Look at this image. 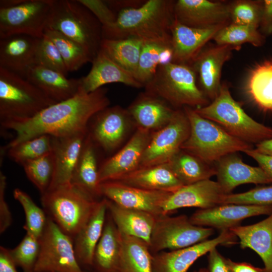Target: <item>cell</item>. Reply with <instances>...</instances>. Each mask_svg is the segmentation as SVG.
<instances>
[{
  "instance_id": "cell-1",
  "label": "cell",
  "mask_w": 272,
  "mask_h": 272,
  "mask_svg": "<svg viewBox=\"0 0 272 272\" xmlns=\"http://www.w3.org/2000/svg\"><path fill=\"white\" fill-rule=\"evenodd\" d=\"M107 92L103 87L90 93L79 90L74 97L46 107L32 118L1 123L3 128L15 132L5 148L42 135L62 137L87 131L93 116L109 105Z\"/></svg>"
},
{
  "instance_id": "cell-2",
  "label": "cell",
  "mask_w": 272,
  "mask_h": 272,
  "mask_svg": "<svg viewBox=\"0 0 272 272\" xmlns=\"http://www.w3.org/2000/svg\"><path fill=\"white\" fill-rule=\"evenodd\" d=\"M175 2L148 0L135 8L121 10L115 23L102 28L103 39L134 38L143 42L172 44L171 26Z\"/></svg>"
},
{
  "instance_id": "cell-3",
  "label": "cell",
  "mask_w": 272,
  "mask_h": 272,
  "mask_svg": "<svg viewBox=\"0 0 272 272\" xmlns=\"http://www.w3.org/2000/svg\"><path fill=\"white\" fill-rule=\"evenodd\" d=\"M184 111L190 131L181 150L213 165L227 155L253 149L251 144L231 135L218 124L200 116L194 109L185 107Z\"/></svg>"
},
{
  "instance_id": "cell-4",
  "label": "cell",
  "mask_w": 272,
  "mask_h": 272,
  "mask_svg": "<svg viewBox=\"0 0 272 272\" xmlns=\"http://www.w3.org/2000/svg\"><path fill=\"white\" fill-rule=\"evenodd\" d=\"M41 195L47 217L73 239L90 219L99 201L71 183Z\"/></svg>"
},
{
  "instance_id": "cell-5",
  "label": "cell",
  "mask_w": 272,
  "mask_h": 272,
  "mask_svg": "<svg viewBox=\"0 0 272 272\" xmlns=\"http://www.w3.org/2000/svg\"><path fill=\"white\" fill-rule=\"evenodd\" d=\"M46 28L57 31L77 42L93 59L100 50L102 25L78 0H51Z\"/></svg>"
},
{
  "instance_id": "cell-6",
  "label": "cell",
  "mask_w": 272,
  "mask_h": 272,
  "mask_svg": "<svg viewBox=\"0 0 272 272\" xmlns=\"http://www.w3.org/2000/svg\"><path fill=\"white\" fill-rule=\"evenodd\" d=\"M194 110L231 135L249 144L256 145L272 138V128L257 122L248 115L232 97L225 83L222 84L218 96L211 103Z\"/></svg>"
},
{
  "instance_id": "cell-7",
  "label": "cell",
  "mask_w": 272,
  "mask_h": 272,
  "mask_svg": "<svg viewBox=\"0 0 272 272\" xmlns=\"http://www.w3.org/2000/svg\"><path fill=\"white\" fill-rule=\"evenodd\" d=\"M196 79L191 65L171 62L159 66L144 87L146 92L174 107L199 108L209 104V100L197 86Z\"/></svg>"
},
{
  "instance_id": "cell-8",
  "label": "cell",
  "mask_w": 272,
  "mask_h": 272,
  "mask_svg": "<svg viewBox=\"0 0 272 272\" xmlns=\"http://www.w3.org/2000/svg\"><path fill=\"white\" fill-rule=\"evenodd\" d=\"M56 103L26 79L0 67V122L32 118Z\"/></svg>"
},
{
  "instance_id": "cell-9",
  "label": "cell",
  "mask_w": 272,
  "mask_h": 272,
  "mask_svg": "<svg viewBox=\"0 0 272 272\" xmlns=\"http://www.w3.org/2000/svg\"><path fill=\"white\" fill-rule=\"evenodd\" d=\"M214 232L212 228L193 224L186 215H163L156 217L149 248L153 254L184 248L208 240Z\"/></svg>"
},
{
  "instance_id": "cell-10",
  "label": "cell",
  "mask_w": 272,
  "mask_h": 272,
  "mask_svg": "<svg viewBox=\"0 0 272 272\" xmlns=\"http://www.w3.org/2000/svg\"><path fill=\"white\" fill-rule=\"evenodd\" d=\"M39 240L33 272H84L77 258L73 239L48 217Z\"/></svg>"
},
{
  "instance_id": "cell-11",
  "label": "cell",
  "mask_w": 272,
  "mask_h": 272,
  "mask_svg": "<svg viewBox=\"0 0 272 272\" xmlns=\"http://www.w3.org/2000/svg\"><path fill=\"white\" fill-rule=\"evenodd\" d=\"M51 0H22L0 8V39L23 34L41 38L47 28Z\"/></svg>"
},
{
  "instance_id": "cell-12",
  "label": "cell",
  "mask_w": 272,
  "mask_h": 272,
  "mask_svg": "<svg viewBox=\"0 0 272 272\" xmlns=\"http://www.w3.org/2000/svg\"><path fill=\"white\" fill-rule=\"evenodd\" d=\"M190 131L189 121L184 110H176L168 124L151 135L143 155L140 168L169 162L181 150L189 135Z\"/></svg>"
},
{
  "instance_id": "cell-13",
  "label": "cell",
  "mask_w": 272,
  "mask_h": 272,
  "mask_svg": "<svg viewBox=\"0 0 272 272\" xmlns=\"http://www.w3.org/2000/svg\"><path fill=\"white\" fill-rule=\"evenodd\" d=\"M101 195L122 207L144 211L156 217L164 215L163 205L172 192L151 190L116 180L100 184Z\"/></svg>"
},
{
  "instance_id": "cell-14",
  "label": "cell",
  "mask_w": 272,
  "mask_h": 272,
  "mask_svg": "<svg viewBox=\"0 0 272 272\" xmlns=\"http://www.w3.org/2000/svg\"><path fill=\"white\" fill-rule=\"evenodd\" d=\"M237 238L230 230L221 231L216 238L177 250L153 254V272H187L199 257L220 245H232Z\"/></svg>"
},
{
  "instance_id": "cell-15",
  "label": "cell",
  "mask_w": 272,
  "mask_h": 272,
  "mask_svg": "<svg viewBox=\"0 0 272 272\" xmlns=\"http://www.w3.org/2000/svg\"><path fill=\"white\" fill-rule=\"evenodd\" d=\"M271 214L272 206L225 203L211 208L199 209L189 219L195 225L222 231L239 226L246 218L261 215L269 216Z\"/></svg>"
},
{
  "instance_id": "cell-16",
  "label": "cell",
  "mask_w": 272,
  "mask_h": 272,
  "mask_svg": "<svg viewBox=\"0 0 272 272\" xmlns=\"http://www.w3.org/2000/svg\"><path fill=\"white\" fill-rule=\"evenodd\" d=\"M174 18L187 26L207 28L231 23L229 5L208 0H178L174 6Z\"/></svg>"
},
{
  "instance_id": "cell-17",
  "label": "cell",
  "mask_w": 272,
  "mask_h": 272,
  "mask_svg": "<svg viewBox=\"0 0 272 272\" xmlns=\"http://www.w3.org/2000/svg\"><path fill=\"white\" fill-rule=\"evenodd\" d=\"M150 131L138 127L127 144L99 168V181L117 180L140 168L144 152L151 139Z\"/></svg>"
},
{
  "instance_id": "cell-18",
  "label": "cell",
  "mask_w": 272,
  "mask_h": 272,
  "mask_svg": "<svg viewBox=\"0 0 272 272\" xmlns=\"http://www.w3.org/2000/svg\"><path fill=\"white\" fill-rule=\"evenodd\" d=\"M240 48L217 44L203 49L193 60L191 66L198 76L202 91L208 99L213 101L218 96L222 86L223 66L231 58L233 50Z\"/></svg>"
},
{
  "instance_id": "cell-19",
  "label": "cell",
  "mask_w": 272,
  "mask_h": 272,
  "mask_svg": "<svg viewBox=\"0 0 272 272\" xmlns=\"http://www.w3.org/2000/svg\"><path fill=\"white\" fill-rule=\"evenodd\" d=\"M217 181L206 179L184 185L172 192L163 205L164 215L180 208H211L222 204L225 195Z\"/></svg>"
},
{
  "instance_id": "cell-20",
  "label": "cell",
  "mask_w": 272,
  "mask_h": 272,
  "mask_svg": "<svg viewBox=\"0 0 272 272\" xmlns=\"http://www.w3.org/2000/svg\"><path fill=\"white\" fill-rule=\"evenodd\" d=\"M88 130L75 134L51 137L54 172L48 190L71 183Z\"/></svg>"
},
{
  "instance_id": "cell-21",
  "label": "cell",
  "mask_w": 272,
  "mask_h": 272,
  "mask_svg": "<svg viewBox=\"0 0 272 272\" xmlns=\"http://www.w3.org/2000/svg\"><path fill=\"white\" fill-rule=\"evenodd\" d=\"M130 115L119 106L107 107L94 115L92 129L88 134L95 144L106 151L116 148L128 127Z\"/></svg>"
},
{
  "instance_id": "cell-22",
  "label": "cell",
  "mask_w": 272,
  "mask_h": 272,
  "mask_svg": "<svg viewBox=\"0 0 272 272\" xmlns=\"http://www.w3.org/2000/svg\"><path fill=\"white\" fill-rule=\"evenodd\" d=\"M215 164L217 181L225 194L244 184L272 183V179L261 167L245 164L237 153L224 156Z\"/></svg>"
},
{
  "instance_id": "cell-23",
  "label": "cell",
  "mask_w": 272,
  "mask_h": 272,
  "mask_svg": "<svg viewBox=\"0 0 272 272\" xmlns=\"http://www.w3.org/2000/svg\"><path fill=\"white\" fill-rule=\"evenodd\" d=\"M224 26L192 28L181 24L174 18L170 28L174 52L173 62L191 64L206 44L213 39L216 33Z\"/></svg>"
},
{
  "instance_id": "cell-24",
  "label": "cell",
  "mask_w": 272,
  "mask_h": 272,
  "mask_svg": "<svg viewBox=\"0 0 272 272\" xmlns=\"http://www.w3.org/2000/svg\"><path fill=\"white\" fill-rule=\"evenodd\" d=\"M39 38L19 34L0 39V67L25 78L29 68L35 64Z\"/></svg>"
},
{
  "instance_id": "cell-25",
  "label": "cell",
  "mask_w": 272,
  "mask_h": 272,
  "mask_svg": "<svg viewBox=\"0 0 272 272\" xmlns=\"http://www.w3.org/2000/svg\"><path fill=\"white\" fill-rule=\"evenodd\" d=\"M92 62L89 73L81 78L79 90L84 93H90L106 84L115 83L135 88L144 87L131 74L100 50Z\"/></svg>"
},
{
  "instance_id": "cell-26",
  "label": "cell",
  "mask_w": 272,
  "mask_h": 272,
  "mask_svg": "<svg viewBox=\"0 0 272 272\" xmlns=\"http://www.w3.org/2000/svg\"><path fill=\"white\" fill-rule=\"evenodd\" d=\"M25 79L56 103L75 96L81 84V78L68 79L60 72L38 65L29 68Z\"/></svg>"
},
{
  "instance_id": "cell-27",
  "label": "cell",
  "mask_w": 272,
  "mask_h": 272,
  "mask_svg": "<svg viewBox=\"0 0 272 272\" xmlns=\"http://www.w3.org/2000/svg\"><path fill=\"white\" fill-rule=\"evenodd\" d=\"M127 110L139 127L157 131L168 124L176 110L163 100L146 92L139 96Z\"/></svg>"
},
{
  "instance_id": "cell-28",
  "label": "cell",
  "mask_w": 272,
  "mask_h": 272,
  "mask_svg": "<svg viewBox=\"0 0 272 272\" xmlns=\"http://www.w3.org/2000/svg\"><path fill=\"white\" fill-rule=\"evenodd\" d=\"M230 230L239 239L242 249L250 248L262 259L267 272H272V214L254 224L239 225Z\"/></svg>"
},
{
  "instance_id": "cell-29",
  "label": "cell",
  "mask_w": 272,
  "mask_h": 272,
  "mask_svg": "<svg viewBox=\"0 0 272 272\" xmlns=\"http://www.w3.org/2000/svg\"><path fill=\"white\" fill-rule=\"evenodd\" d=\"M108 213L106 198L99 200L90 219L74 238L75 254L80 264L93 266L94 251L102 235Z\"/></svg>"
},
{
  "instance_id": "cell-30",
  "label": "cell",
  "mask_w": 272,
  "mask_h": 272,
  "mask_svg": "<svg viewBox=\"0 0 272 272\" xmlns=\"http://www.w3.org/2000/svg\"><path fill=\"white\" fill-rule=\"evenodd\" d=\"M107 200L108 212L120 233L139 238L149 245L157 217L144 211L122 207Z\"/></svg>"
},
{
  "instance_id": "cell-31",
  "label": "cell",
  "mask_w": 272,
  "mask_h": 272,
  "mask_svg": "<svg viewBox=\"0 0 272 272\" xmlns=\"http://www.w3.org/2000/svg\"><path fill=\"white\" fill-rule=\"evenodd\" d=\"M116 181L145 189L169 192H173L184 185L167 163L139 168Z\"/></svg>"
},
{
  "instance_id": "cell-32",
  "label": "cell",
  "mask_w": 272,
  "mask_h": 272,
  "mask_svg": "<svg viewBox=\"0 0 272 272\" xmlns=\"http://www.w3.org/2000/svg\"><path fill=\"white\" fill-rule=\"evenodd\" d=\"M107 213L93 257V266L98 272H116L122 246L121 234Z\"/></svg>"
},
{
  "instance_id": "cell-33",
  "label": "cell",
  "mask_w": 272,
  "mask_h": 272,
  "mask_svg": "<svg viewBox=\"0 0 272 272\" xmlns=\"http://www.w3.org/2000/svg\"><path fill=\"white\" fill-rule=\"evenodd\" d=\"M71 184L95 198L101 196L95 144L88 133L72 176Z\"/></svg>"
},
{
  "instance_id": "cell-34",
  "label": "cell",
  "mask_w": 272,
  "mask_h": 272,
  "mask_svg": "<svg viewBox=\"0 0 272 272\" xmlns=\"http://www.w3.org/2000/svg\"><path fill=\"white\" fill-rule=\"evenodd\" d=\"M122 246L116 272H153V254L149 244L121 234Z\"/></svg>"
},
{
  "instance_id": "cell-35",
  "label": "cell",
  "mask_w": 272,
  "mask_h": 272,
  "mask_svg": "<svg viewBox=\"0 0 272 272\" xmlns=\"http://www.w3.org/2000/svg\"><path fill=\"white\" fill-rule=\"evenodd\" d=\"M167 163L184 185L209 179L216 174L215 165L181 149Z\"/></svg>"
},
{
  "instance_id": "cell-36",
  "label": "cell",
  "mask_w": 272,
  "mask_h": 272,
  "mask_svg": "<svg viewBox=\"0 0 272 272\" xmlns=\"http://www.w3.org/2000/svg\"><path fill=\"white\" fill-rule=\"evenodd\" d=\"M144 43L134 38L102 39L100 50L134 78Z\"/></svg>"
},
{
  "instance_id": "cell-37",
  "label": "cell",
  "mask_w": 272,
  "mask_h": 272,
  "mask_svg": "<svg viewBox=\"0 0 272 272\" xmlns=\"http://www.w3.org/2000/svg\"><path fill=\"white\" fill-rule=\"evenodd\" d=\"M245 90L259 108L272 112V60H265L251 70Z\"/></svg>"
},
{
  "instance_id": "cell-38",
  "label": "cell",
  "mask_w": 272,
  "mask_h": 272,
  "mask_svg": "<svg viewBox=\"0 0 272 272\" xmlns=\"http://www.w3.org/2000/svg\"><path fill=\"white\" fill-rule=\"evenodd\" d=\"M44 35L56 46L69 72L76 71L87 63L92 62V57L85 48L60 32L46 28Z\"/></svg>"
},
{
  "instance_id": "cell-39",
  "label": "cell",
  "mask_w": 272,
  "mask_h": 272,
  "mask_svg": "<svg viewBox=\"0 0 272 272\" xmlns=\"http://www.w3.org/2000/svg\"><path fill=\"white\" fill-rule=\"evenodd\" d=\"M213 40L218 45L240 48L242 44L247 43L260 47L264 44L265 36L255 27L231 23L221 28Z\"/></svg>"
},
{
  "instance_id": "cell-40",
  "label": "cell",
  "mask_w": 272,
  "mask_h": 272,
  "mask_svg": "<svg viewBox=\"0 0 272 272\" xmlns=\"http://www.w3.org/2000/svg\"><path fill=\"white\" fill-rule=\"evenodd\" d=\"M13 195L24 210L25 215L24 228L26 233L40 239L47 221L45 211L34 202L28 194L19 188L14 190Z\"/></svg>"
},
{
  "instance_id": "cell-41",
  "label": "cell",
  "mask_w": 272,
  "mask_h": 272,
  "mask_svg": "<svg viewBox=\"0 0 272 272\" xmlns=\"http://www.w3.org/2000/svg\"><path fill=\"white\" fill-rule=\"evenodd\" d=\"M51 137L42 135L10 147L8 150L9 157L22 165L24 163L41 157L51 152Z\"/></svg>"
},
{
  "instance_id": "cell-42",
  "label": "cell",
  "mask_w": 272,
  "mask_h": 272,
  "mask_svg": "<svg viewBox=\"0 0 272 272\" xmlns=\"http://www.w3.org/2000/svg\"><path fill=\"white\" fill-rule=\"evenodd\" d=\"M26 176L35 186L41 194L49 189L53 172L54 162L52 153L22 165Z\"/></svg>"
},
{
  "instance_id": "cell-43",
  "label": "cell",
  "mask_w": 272,
  "mask_h": 272,
  "mask_svg": "<svg viewBox=\"0 0 272 272\" xmlns=\"http://www.w3.org/2000/svg\"><path fill=\"white\" fill-rule=\"evenodd\" d=\"M167 44L144 42L134 78L145 86L155 75L160 65V53Z\"/></svg>"
},
{
  "instance_id": "cell-44",
  "label": "cell",
  "mask_w": 272,
  "mask_h": 272,
  "mask_svg": "<svg viewBox=\"0 0 272 272\" xmlns=\"http://www.w3.org/2000/svg\"><path fill=\"white\" fill-rule=\"evenodd\" d=\"M229 5L231 23L259 27L262 1L238 0Z\"/></svg>"
},
{
  "instance_id": "cell-45",
  "label": "cell",
  "mask_w": 272,
  "mask_h": 272,
  "mask_svg": "<svg viewBox=\"0 0 272 272\" xmlns=\"http://www.w3.org/2000/svg\"><path fill=\"white\" fill-rule=\"evenodd\" d=\"M40 248L39 239L26 233L20 243L9 252L16 265L24 272H33Z\"/></svg>"
},
{
  "instance_id": "cell-46",
  "label": "cell",
  "mask_w": 272,
  "mask_h": 272,
  "mask_svg": "<svg viewBox=\"0 0 272 272\" xmlns=\"http://www.w3.org/2000/svg\"><path fill=\"white\" fill-rule=\"evenodd\" d=\"M35 65L57 71L66 76L69 73L56 46L50 39L44 35L39 40Z\"/></svg>"
},
{
  "instance_id": "cell-47",
  "label": "cell",
  "mask_w": 272,
  "mask_h": 272,
  "mask_svg": "<svg viewBox=\"0 0 272 272\" xmlns=\"http://www.w3.org/2000/svg\"><path fill=\"white\" fill-rule=\"evenodd\" d=\"M272 206V185L257 186L247 191L225 195L222 204Z\"/></svg>"
},
{
  "instance_id": "cell-48",
  "label": "cell",
  "mask_w": 272,
  "mask_h": 272,
  "mask_svg": "<svg viewBox=\"0 0 272 272\" xmlns=\"http://www.w3.org/2000/svg\"><path fill=\"white\" fill-rule=\"evenodd\" d=\"M96 17L102 25V28L112 26L115 22L117 14L109 7L106 1L78 0Z\"/></svg>"
},
{
  "instance_id": "cell-49",
  "label": "cell",
  "mask_w": 272,
  "mask_h": 272,
  "mask_svg": "<svg viewBox=\"0 0 272 272\" xmlns=\"http://www.w3.org/2000/svg\"><path fill=\"white\" fill-rule=\"evenodd\" d=\"M7 178L4 173L0 172V233L5 232L11 225L12 217L5 199Z\"/></svg>"
},
{
  "instance_id": "cell-50",
  "label": "cell",
  "mask_w": 272,
  "mask_h": 272,
  "mask_svg": "<svg viewBox=\"0 0 272 272\" xmlns=\"http://www.w3.org/2000/svg\"><path fill=\"white\" fill-rule=\"evenodd\" d=\"M208 253V272H232L228 265L227 258L221 254L217 247Z\"/></svg>"
},
{
  "instance_id": "cell-51",
  "label": "cell",
  "mask_w": 272,
  "mask_h": 272,
  "mask_svg": "<svg viewBox=\"0 0 272 272\" xmlns=\"http://www.w3.org/2000/svg\"><path fill=\"white\" fill-rule=\"evenodd\" d=\"M260 31L264 36L272 34V0L262 1V8L259 25Z\"/></svg>"
},
{
  "instance_id": "cell-52",
  "label": "cell",
  "mask_w": 272,
  "mask_h": 272,
  "mask_svg": "<svg viewBox=\"0 0 272 272\" xmlns=\"http://www.w3.org/2000/svg\"><path fill=\"white\" fill-rule=\"evenodd\" d=\"M247 155L254 159L265 173L272 179V157L262 154L254 149L245 152Z\"/></svg>"
},
{
  "instance_id": "cell-53",
  "label": "cell",
  "mask_w": 272,
  "mask_h": 272,
  "mask_svg": "<svg viewBox=\"0 0 272 272\" xmlns=\"http://www.w3.org/2000/svg\"><path fill=\"white\" fill-rule=\"evenodd\" d=\"M9 249L0 246V272H18Z\"/></svg>"
},
{
  "instance_id": "cell-54",
  "label": "cell",
  "mask_w": 272,
  "mask_h": 272,
  "mask_svg": "<svg viewBox=\"0 0 272 272\" xmlns=\"http://www.w3.org/2000/svg\"><path fill=\"white\" fill-rule=\"evenodd\" d=\"M227 262L232 272H267L264 268L257 267L245 262H235L229 258H227Z\"/></svg>"
},
{
  "instance_id": "cell-55",
  "label": "cell",
  "mask_w": 272,
  "mask_h": 272,
  "mask_svg": "<svg viewBox=\"0 0 272 272\" xmlns=\"http://www.w3.org/2000/svg\"><path fill=\"white\" fill-rule=\"evenodd\" d=\"M141 1H106L109 7L114 11L115 9L121 10L138 8L145 2Z\"/></svg>"
},
{
  "instance_id": "cell-56",
  "label": "cell",
  "mask_w": 272,
  "mask_h": 272,
  "mask_svg": "<svg viewBox=\"0 0 272 272\" xmlns=\"http://www.w3.org/2000/svg\"><path fill=\"white\" fill-rule=\"evenodd\" d=\"M254 149L259 153L272 157V138L256 144Z\"/></svg>"
},
{
  "instance_id": "cell-57",
  "label": "cell",
  "mask_w": 272,
  "mask_h": 272,
  "mask_svg": "<svg viewBox=\"0 0 272 272\" xmlns=\"http://www.w3.org/2000/svg\"><path fill=\"white\" fill-rule=\"evenodd\" d=\"M194 272H208V270L207 268H200L197 271H195Z\"/></svg>"
}]
</instances>
